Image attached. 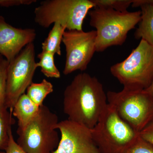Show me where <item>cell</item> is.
I'll return each instance as SVG.
<instances>
[{"label":"cell","instance_id":"cell-1","mask_svg":"<svg viewBox=\"0 0 153 153\" xmlns=\"http://www.w3.org/2000/svg\"><path fill=\"white\" fill-rule=\"evenodd\" d=\"M107 105L102 84L95 76L85 72L74 76L63 93V112L68 119L91 129L97 123Z\"/></svg>","mask_w":153,"mask_h":153},{"label":"cell","instance_id":"cell-2","mask_svg":"<svg viewBox=\"0 0 153 153\" xmlns=\"http://www.w3.org/2000/svg\"><path fill=\"white\" fill-rule=\"evenodd\" d=\"M90 26L96 29V52L108 47L121 46L128 32L135 28L141 17L140 11L121 12L112 9L94 8L88 12Z\"/></svg>","mask_w":153,"mask_h":153},{"label":"cell","instance_id":"cell-3","mask_svg":"<svg viewBox=\"0 0 153 153\" xmlns=\"http://www.w3.org/2000/svg\"><path fill=\"white\" fill-rule=\"evenodd\" d=\"M91 131L100 153H125L139 137L108 103Z\"/></svg>","mask_w":153,"mask_h":153},{"label":"cell","instance_id":"cell-4","mask_svg":"<svg viewBox=\"0 0 153 153\" xmlns=\"http://www.w3.org/2000/svg\"><path fill=\"white\" fill-rule=\"evenodd\" d=\"M59 122L57 115L43 104L24 128L17 129V143L27 153L53 152L60 142L56 128Z\"/></svg>","mask_w":153,"mask_h":153},{"label":"cell","instance_id":"cell-5","mask_svg":"<svg viewBox=\"0 0 153 153\" xmlns=\"http://www.w3.org/2000/svg\"><path fill=\"white\" fill-rule=\"evenodd\" d=\"M92 0H45L34 10V21L42 27L59 23L67 30H82L83 21L91 9Z\"/></svg>","mask_w":153,"mask_h":153},{"label":"cell","instance_id":"cell-6","mask_svg":"<svg viewBox=\"0 0 153 153\" xmlns=\"http://www.w3.org/2000/svg\"><path fill=\"white\" fill-rule=\"evenodd\" d=\"M111 74L131 90H145L153 80V47L141 40L128 57L110 68Z\"/></svg>","mask_w":153,"mask_h":153},{"label":"cell","instance_id":"cell-7","mask_svg":"<svg viewBox=\"0 0 153 153\" xmlns=\"http://www.w3.org/2000/svg\"><path fill=\"white\" fill-rule=\"evenodd\" d=\"M108 103L135 131L139 132L153 121V96L146 90L107 93Z\"/></svg>","mask_w":153,"mask_h":153},{"label":"cell","instance_id":"cell-8","mask_svg":"<svg viewBox=\"0 0 153 153\" xmlns=\"http://www.w3.org/2000/svg\"><path fill=\"white\" fill-rule=\"evenodd\" d=\"M34 43L29 44L9 63L7 71V94L5 107L13 111L19 97L33 82L36 69Z\"/></svg>","mask_w":153,"mask_h":153},{"label":"cell","instance_id":"cell-9","mask_svg":"<svg viewBox=\"0 0 153 153\" xmlns=\"http://www.w3.org/2000/svg\"><path fill=\"white\" fill-rule=\"evenodd\" d=\"M96 30H67L63 34L62 42L66 48V59L63 74L87 69L96 49Z\"/></svg>","mask_w":153,"mask_h":153},{"label":"cell","instance_id":"cell-10","mask_svg":"<svg viewBox=\"0 0 153 153\" xmlns=\"http://www.w3.org/2000/svg\"><path fill=\"white\" fill-rule=\"evenodd\" d=\"M56 128L60 133V142L52 153H100L91 129L86 126L67 119L59 121Z\"/></svg>","mask_w":153,"mask_h":153},{"label":"cell","instance_id":"cell-11","mask_svg":"<svg viewBox=\"0 0 153 153\" xmlns=\"http://www.w3.org/2000/svg\"><path fill=\"white\" fill-rule=\"evenodd\" d=\"M36 37V30L32 28L21 29L13 27L0 16V55L10 63Z\"/></svg>","mask_w":153,"mask_h":153},{"label":"cell","instance_id":"cell-12","mask_svg":"<svg viewBox=\"0 0 153 153\" xmlns=\"http://www.w3.org/2000/svg\"><path fill=\"white\" fill-rule=\"evenodd\" d=\"M131 5L141 9V20L135 32V38L144 40L153 47V0H133Z\"/></svg>","mask_w":153,"mask_h":153},{"label":"cell","instance_id":"cell-13","mask_svg":"<svg viewBox=\"0 0 153 153\" xmlns=\"http://www.w3.org/2000/svg\"><path fill=\"white\" fill-rule=\"evenodd\" d=\"M40 107L34 103L26 94H22L13 109V116L18 120V129L24 128L37 114Z\"/></svg>","mask_w":153,"mask_h":153},{"label":"cell","instance_id":"cell-14","mask_svg":"<svg viewBox=\"0 0 153 153\" xmlns=\"http://www.w3.org/2000/svg\"><path fill=\"white\" fill-rule=\"evenodd\" d=\"M66 28L59 23H55L47 38L42 43L43 52H49L55 55H61L60 44Z\"/></svg>","mask_w":153,"mask_h":153},{"label":"cell","instance_id":"cell-15","mask_svg":"<svg viewBox=\"0 0 153 153\" xmlns=\"http://www.w3.org/2000/svg\"><path fill=\"white\" fill-rule=\"evenodd\" d=\"M53 91L52 83L44 79L39 83L32 82L27 88L26 94L34 103L40 107L44 104L43 102L47 96Z\"/></svg>","mask_w":153,"mask_h":153},{"label":"cell","instance_id":"cell-16","mask_svg":"<svg viewBox=\"0 0 153 153\" xmlns=\"http://www.w3.org/2000/svg\"><path fill=\"white\" fill-rule=\"evenodd\" d=\"M13 111L5 107H0V150H5L8 144L12 126L15 123Z\"/></svg>","mask_w":153,"mask_h":153},{"label":"cell","instance_id":"cell-17","mask_svg":"<svg viewBox=\"0 0 153 153\" xmlns=\"http://www.w3.org/2000/svg\"><path fill=\"white\" fill-rule=\"evenodd\" d=\"M54 56L52 53L42 51L37 56L39 61L37 65L38 68H41V72L48 78H59L60 73L55 65Z\"/></svg>","mask_w":153,"mask_h":153},{"label":"cell","instance_id":"cell-18","mask_svg":"<svg viewBox=\"0 0 153 153\" xmlns=\"http://www.w3.org/2000/svg\"><path fill=\"white\" fill-rule=\"evenodd\" d=\"M96 7L112 9L119 12L127 11L133 0H92Z\"/></svg>","mask_w":153,"mask_h":153},{"label":"cell","instance_id":"cell-19","mask_svg":"<svg viewBox=\"0 0 153 153\" xmlns=\"http://www.w3.org/2000/svg\"><path fill=\"white\" fill-rule=\"evenodd\" d=\"M9 62L4 59L0 63V107H5L7 94V71Z\"/></svg>","mask_w":153,"mask_h":153},{"label":"cell","instance_id":"cell-20","mask_svg":"<svg viewBox=\"0 0 153 153\" xmlns=\"http://www.w3.org/2000/svg\"><path fill=\"white\" fill-rule=\"evenodd\" d=\"M125 153H153V146L139 135L136 141Z\"/></svg>","mask_w":153,"mask_h":153},{"label":"cell","instance_id":"cell-21","mask_svg":"<svg viewBox=\"0 0 153 153\" xmlns=\"http://www.w3.org/2000/svg\"><path fill=\"white\" fill-rule=\"evenodd\" d=\"M37 1L36 0H0V7H9L29 5Z\"/></svg>","mask_w":153,"mask_h":153},{"label":"cell","instance_id":"cell-22","mask_svg":"<svg viewBox=\"0 0 153 153\" xmlns=\"http://www.w3.org/2000/svg\"><path fill=\"white\" fill-rule=\"evenodd\" d=\"M4 152L5 153H27L25 152L15 141L12 131L10 134L8 144Z\"/></svg>","mask_w":153,"mask_h":153},{"label":"cell","instance_id":"cell-23","mask_svg":"<svg viewBox=\"0 0 153 153\" xmlns=\"http://www.w3.org/2000/svg\"><path fill=\"white\" fill-rule=\"evenodd\" d=\"M139 135L153 146V121L139 132Z\"/></svg>","mask_w":153,"mask_h":153},{"label":"cell","instance_id":"cell-24","mask_svg":"<svg viewBox=\"0 0 153 153\" xmlns=\"http://www.w3.org/2000/svg\"><path fill=\"white\" fill-rule=\"evenodd\" d=\"M145 90L147 91L148 92H149L153 96V80L149 87L147 88L146 89H145Z\"/></svg>","mask_w":153,"mask_h":153},{"label":"cell","instance_id":"cell-25","mask_svg":"<svg viewBox=\"0 0 153 153\" xmlns=\"http://www.w3.org/2000/svg\"><path fill=\"white\" fill-rule=\"evenodd\" d=\"M4 59V58H3V56H2L1 55H0V63L1 62L2 60Z\"/></svg>","mask_w":153,"mask_h":153},{"label":"cell","instance_id":"cell-26","mask_svg":"<svg viewBox=\"0 0 153 153\" xmlns=\"http://www.w3.org/2000/svg\"><path fill=\"white\" fill-rule=\"evenodd\" d=\"M0 153H5L4 151V152H0Z\"/></svg>","mask_w":153,"mask_h":153},{"label":"cell","instance_id":"cell-27","mask_svg":"<svg viewBox=\"0 0 153 153\" xmlns=\"http://www.w3.org/2000/svg\"></svg>","mask_w":153,"mask_h":153}]
</instances>
